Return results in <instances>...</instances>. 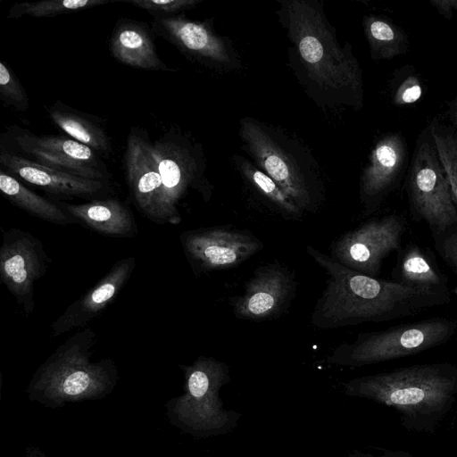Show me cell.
Listing matches in <instances>:
<instances>
[{
	"mask_svg": "<svg viewBox=\"0 0 457 457\" xmlns=\"http://www.w3.org/2000/svg\"><path fill=\"white\" fill-rule=\"evenodd\" d=\"M228 378V366L213 358L201 356L188 370L187 388L192 398L203 403L212 428H222L228 415L219 404L217 393Z\"/></svg>",
	"mask_w": 457,
	"mask_h": 457,
	"instance_id": "obj_19",
	"label": "cell"
},
{
	"mask_svg": "<svg viewBox=\"0 0 457 457\" xmlns=\"http://www.w3.org/2000/svg\"><path fill=\"white\" fill-rule=\"evenodd\" d=\"M48 113L52 120L71 138L95 151L107 153L110 150V143L104 132L83 116L58 106H52Z\"/></svg>",
	"mask_w": 457,
	"mask_h": 457,
	"instance_id": "obj_24",
	"label": "cell"
},
{
	"mask_svg": "<svg viewBox=\"0 0 457 457\" xmlns=\"http://www.w3.org/2000/svg\"><path fill=\"white\" fill-rule=\"evenodd\" d=\"M392 275L393 280L416 289L452 294L433 253L415 242H409L397 252Z\"/></svg>",
	"mask_w": 457,
	"mask_h": 457,
	"instance_id": "obj_17",
	"label": "cell"
},
{
	"mask_svg": "<svg viewBox=\"0 0 457 457\" xmlns=\"http://www.w3.org/2000/svg\"><path fill=\"white\" fill-rule=\"evenodd\" d=\"M136 266L133 256L116 262L89 291L71 303L52 323L53 337L85 327L99 315L120 294Z\"/></svg>",
	"mask_w": 457,
	"mask_h": 457,
	"instance_id": "obj_15",
	"label": "cell"
},
{
	"mask_svg": "<svg viewBox=\"0 0 457 457\" xmlns=\"http://www.w3.org/2000/svg\"><path fill=\"white\" fill-rule=\"evenodd\" d=\"M22 135L34 145L102 170L95 150L73 138L52 135L40 137L30 134Z\"/></svg>",
	"mask_w": 457,
	"mask_h": 457,
	"instance_id": "obj_28",
	"label": "cell"
},
{
	"mask_svg": "<svg viewBox=\"0 0 457 457\" xmlns=\"http://www.w3.org/2000/svg\"><path fill=\"white\" fill-rule=\"evenodd\" d=\"M457 320L434 317L389 328L361 332L353 342L337 345L328 356L330 364L361 367L418 354L450 341Z\"/></svg>",
	"mask_w": 457,
	"mask_h": 457,
	"instance_id": "obj_5",
	"label": "cell"
},
{
	"mask_svg": "<svg viewBox=\"0 0 457 457\" xmlns=\"http://www.w3.org/2000/svg\"><path fill=\"white\" fill-rule=\"evenodd\" d=\"M428 127L457 204V131L436 117L430 120Z\"/></svg>",
	"mask_w": 457,
	"mask_h": 457,
	"instance_id": "obj_26",
	"label": "cell"
},
{
	"mask_svg": "<svg viewBox=\"0 0 457 457\" xmlns=\"http://www.w3.org/2000/svg\"><path fill=\"white\" fill-rule=\"evenodd\" d=\"M363 29L374 60H391L404 54L409 49V37L405 31L386 17L365 16Z\"/></svg>",
	"mask_w": 457,
	"mask_h": 457,
	"instance_id": "obj_22",
	"label": "cell"
},
{
	"mask_svg": "<svg viewBox=\"0 0 457 457\" xmlns=\"http://www.w3.org/2000/svg\"><path fill=\"white\" fill-rule=\"evenodd\" d=\"M0 162L11 173L51 194L92 197L104 189L101 180L59 171L4 150L1 151Z\"/></svg>",
	"mask_w": 457,
	"mask_h": 457,
	"instance_id": "obj_16",
	"label": "cell"
},
{
	"mask_svg": "<svg viewBox=\"0 0 457 457\" xmlns=\"http://www.w3.org/2000/svg\"><path fill=\"white\" fill-rule=\"evenodd\" d=\"M179 240L195 276L234 269L264 246L250 230L230 225L185 230Z\"/></svg>",
	"mask_w": 457,
	"mask_h": 457,
	"instance_id": "obj_8",
	"label": "cell"
},
{
	"mask_svg": "<svg viewBox=\"0 0 457 457\" xmlns=\"http://www.w3.org/2000/svg\"><path fill=\"white\" fill-rule=\"evenodd\" d=\"M108 0H43L23 2L14 4L8 12V18L21 16L53 17L76 11L91 8L109 3Z\"/></svg>",
	"mask_w": 457,
	"mask_h": 457,
	"instance_id": "obj_27",
	"label": "cell"
},
{
	"mask_svg": "<svg viewBox=\"0 0 457 457\" xmlns=\"http://www.w3.org/2000/svg\"><path fill=\"white\" fill-rule=\"evenodd\" d=\"M345 394L395 408L408 428L432 430L456 399L457 365L417 364L355 378L345 384Z\"/></svg>",
	"mask_w": 457,
	"mask_h": 457,
	"instance_id": "obj_3",
	"label": "cell"
},
{
	"mask_svg": "<svg viewBox=\"0 0 457 457\" xmlns=\"http://www.w3.org/2000/svg\"><path fill=\"white\" fill-rule=\"evenodd\" d=\"M408 146L398 132L383 134L373 145L359 184L362 215L377 212L408 169Z\"/></svg>",
	"mask_w": 457,
	"mask_h": 457,
	"instance_id": "obj_12",
	"label": "cell"
},
{
	"mask_svg": "<svg viewBox=\"0 0 457 457\" xmlns=\"http://www.w3.org/2000/svg\"><path fill=\"white\" fill-rule=\"evenodd\" d=\"M111 51L120 62L144 70L170 71L159 58L145 29L135 22L120 23L111 37Z\"/></svg>",
	"mask_w": 457,
	"mask_h": 457,
	"instance_id": "obj_20",
	"label": "cell"
},
{
	"mask_svg": "<svg viewBox=\"0 0 457 457\" xmlns=\"http://www.w3.org/2000/svg\"><path fill=\"white\" fill-rule=\"evenodd\" d=\"M19 148L30 157L29 161L48 168L79 176L86 179L101 180L106 177V172L67 158L57 153L46 150L27 140L22 134L15 137Z\"/></svg>",
	"mask_w": 457,
	"mask_h": 457,
	"instance_id": "obj_25",
	"label": "cell"
},
{
	"mask_svg": "<svg viewBox=\"0 0 457 457\" xmlns=\"http://www.w3.org/2000/svg\"><path fill=\"white\" fill-rule=\"evenodd\" d=\"M369 457H370V456H369ZM379 457H414V456L411 455L410 453H408L406 452L397 451V452L390 453L388 454L379 456Z\"/></svg>",
	"mask_w": 457,
	"mask_h": 457,
	"instance_id": "obj_35",
	"label": "cell"
},
{
	"mask_svg": "<svg viewBox=\"0 0 457 457\" xmlns=\"http://www.w3.org/2000/svg\"><path fill=\"white\" fill-rule=\"evenodd\" d=\"M0 190L12 204L40 220L61 226L79 222L60 205L30 191L3 170L0 172Z\"/></svg>",
	"mask_w": 457,
	"mask_h": 457,
	"instance_id": "obj_21",
	"label": "cell"
},
{
	"mask_svg": "<svg viewBox=\"0 0 457 457\" xmlns=\"http://www.w3.org/2000/svg\"><path fill=\"white\" fill-rule=\"evenodd\" d=\"M406 229V219L397 213L370 220L338 237L329 255L352 270L378 278L383 260L402 248Z\"/></svg>",
	"mask_w": 457,
	"mask_h": 457,
	"instance_id": "obj_7",
	"label": "cell"
},
{
	"mask_svg": "<svg viewBox=\"0 0 457 457\" xmlns=\"http://www.w3.org/2000/svg\"><path fill=\"white\" fill-rule=\"evenodd\" d=\"M295 273L273 262L257 267L245 283L241 295L231 298L234 316L238 320L262 322L279 318L295 296Z\"/></svg>",
	"mask_w": 457,
	"mask_h": 457,
	"instance_id": "obj_10",
	"label": "cell"
},
{
	"mask_svg": "<svg viewBox=\"0 0 457 457\" xmlns=\"http://www.w3.org/2000/svg\"><path fill=\"white\" fill-rule=\"evenodd\" d=\"M152 21L158 35L187 55L215 68L238 67L231 45L224 37L216 35L205 23L180 15L154 17Z\"/></svg>",
	"mask_w": 457,
	"mask_h": 457,
	"instance_id": "obj_13",
	"label": "cell"
},
{
	"mask_svg": "<svg viewBox=\"0 0 457 457\" xmlns=\"http://www.w3.org/2000/svg\"><path fill=\"white\" fill-rule=\"evenodd\" d=\"M429 4L447 20L453 16V12H457V0H430Z\"/></svg>",
	"mask_w": 457,
	"mask_h": 457,
	"instance_id": "obj_33",
	"label": "cell"
},
{
	"mask_svg": "<svg viewBox=\"0 0 457 457\" xmlns=\"http://www.w3.org/2000/svg\"><path fill=\"white\" fill-rule=\"evenodd\" d=\"M445 115L450 126L457 131V95L446 102Z\"/></svg>",
	"mask_w": 457,
	"mask_h": 457,
	"instance_id": "obj_34",
	"label": "cell"
},
{
	"mask_svg": "<svg viewBox=\"0 0 457 457\" xmlns=\"http://www.w3.org/2000/svg\"><path fill=\"white\" fill-rule=\"evenodd\" d=\"M125 166L128 184L137 208L146 218L161 223L162 183L152 144L145 136L136 131L129 134Z\"/></svg>",
	"mask_w": 457,
	"mask_h": 457,
	"instance_id": "obj_14",
	"label": "cell"
},
{
	"mask_svg": "<svg viewBox=\"0 0 457 457\" xmlns=\"http://www.w3.org/2000/svg\"><path fill=\"white\" fill-rule=\"evenodd\" d=\"M240 138L254 164L269 175L303 212H316L323 187L311 155L280 129L252 118L240 121Z\"/></svg>",
	"mask_w": 457,
	"mask_h": 457,
	"instance_id": "obj_4",
	"label": "cell"
},
{
	"mask_svg": "<svg viewBox=\"0 0 457 457\" xmlns=\"http://www.w3.org/2000/svg\"><path fill=\"white\" fill-rule=\"evenodd\" d=\"M51 262L42 242L31 233L11 228L3 233L0 278L29 316L35 308L34 285Z\"/></svg>",
	"mask_w": 457,
	"mask_h": 457,
	"instance_id": "obj_9",
	"label": "cell"
},
{
	"mask_svg": "<svg viewBox=\"0 0 457 457\" xmlns=\"http://www.w3.org/2000/svg\"><path fill=\"white\" fill-rule=\"evenodd\" d=\"M422 80L411 65L396 70L390 81V96L394 105H411L423 96Z\"/></svg>",
	"mask_w": 457,
	"mask_h": 457,
	"instance_id": "obj_29",
	"label": "cell"
},
{
	"mask_svg": "<svg viewBox=\"0 0 457 457\" xmlns=\"http://www.w3.org/2000/svg\"><path fill=\"white\" fill-rule=\"evenodd\" d=\"M306 252L328 274L326 287L311 315V324L317 328L389 321L452 301L449 293L420 290L358 272L312 245L306 246Z\"/></svg>",
	"mask_w": 457,
	"mask_h": 457,
	"instance_id": "obj_2",
	"label": "cell"
},
{
	"mask_svg": "<svg viewBox=\"0 0 457 457\" xmlns=\"http://www.w3.org/2000/svg\"><path fill=\"white\" fill-rule=\"evenodd\" d=\"M405 187L411 219L425 223L433 239L457 229V204L428 125L417 137Z\"/></svg>",
	"mask_w": 457,
	"mask_h": 457,
	"instance_id": "obj_6",
	"label": "cell"
},
{
	"mask_svg": "<svg viewBox=\"0 0 457 457\" xmlns=\"http://www.w3.org/2000/svg\"><path fill=\"white\" fill-rule=\"evenodd\" d=\"M0 95L6 104L19 111H25L29 107V99L23 87L3 62H0Z\"/></svg>",
	"mask_w": 457,
	"mask_h": 457,
	"instance_id": "obj_30",
	"label": "cell"
},
{
	"mask_svg": "<svg viewBox=\"0 0 457 457\" xmlns=\"http://www.w3.org/2000/svg\"><path fill=\"white\" fill-rule=\"evenodd\" d=\"M433 240L437 253L457 277V229Z\"/></svg>",
	"mask_w": 457,
	"mask_h": 457,
	"instance_id": "obj_32",
	"label": "cell"
},
{
	"mask_svg": "<svg viewBox=\"0 0 457 457\" xmlns=\"http://www.w3.org/2000/svg\"><path fill=\"white\" fill-rule=\"evenodd\" d=\"M278 13L292 44L291 64L312 96L328 105L361 109V69L352 46L337 41L323 7L313 0H284Z\"/></svg>",
	"mask_w": 457,
	"mask_h": 457,
	"instance_id": "obj_1",
	"label": "cell"
},
{
	"mask_svg": "<svg viewBox=\"0 0 457 457\" xmlns=\"http://www.w3.org/2000/svg\"><path fill=\"white\" fill-rule=\"evenodd\" d=\"M236 163L248 184L282 217L296 220L303 218L304 212L269 175L254 163L242 156L236 158Z\"/></svg>",
	"mask_w": 457,
	"mask_h": 457,
	"instance_id": "obj_23",
	"label": "cell"
},
{
	"mask_svg": "<svg viewBox=\"0 0 457 457\" xmlns=\"http://www.w3.org/2000/svg\"><path fill=\"white\" fill-rule=\"evenodd\" d=\"M152 152L162 183L161 223L179 224L181 216L177 205L188 187L199 190L206 201L211 197V187L204 180L195 155L186 145L162 139L152 145Z\"/></svg>",
	"mask_w": 457,
	"mask_h": 457,
	"instance_id": "obj_11",
	"label": "cell"
},
{
	"mask_svg": "<svg viewBox=\"0 0 457 457\" xmlns=\"http://www.w3.org/2000/svg\"><path fill=\"white\" fill-rule=\"evenodd\" d=\"M61 207L100 234L132 237L137 233L131 212L116 199L93 200L84 204L61 203Z\"/></svg>",
	"mask_w": 457,
	"mask_h": 457,
	"instance_id": "obj_18",
	"label": "cell"
},
{
	"mask_svg": "<svg viewBox=\"0 0 457 457\" xmlns=\"http://www.w3.org/2000/svg\"><path fill=\"white\" fill-rule=\"evenodd\" d=\"M139 8L145 9L154 17L177 15L182 10L194 7L197 0H128Z\"/></svg>",
	"mask_w": 457,
	"mask_h": 457,
	"instance_id": "obj_31",
	"label": "cell"
}]
</instances>
